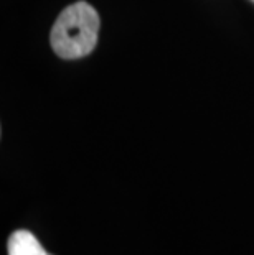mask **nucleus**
<instances>
[{
    "label": "nucleus",
    "mask_w": 254,
    "mask_h": 255,
    "mask_svg": "<svg viewBox=\"0 0 254 255\" xmlns=\"http://www.w3.org/2000/svg\"><path fill=\"white\" fill-rule=\"evenodd\" d=\"M99 15L88 2H76L59 13L50 33L53 51L63 59L88 56L98 43Z\"/></svg>",
    "instance_id": "1"
},
{
    "label": "nucleus",
    "mask_w": 254,
    "mask_h": 255,
    "mask_svg": "<svg viewBox=\"0 0 254 255\" xmlns=\"http://www.w3.org/2000/svg\"><path fill=\"white\" fill-rule=\"evenodd\" d=\"M7 251L8 255H51L41 247L38 239L31 234L30 231L25 229L15 231L8 237Z\"/></svg>",
    "instance_id": "2"
}]
</instances>
